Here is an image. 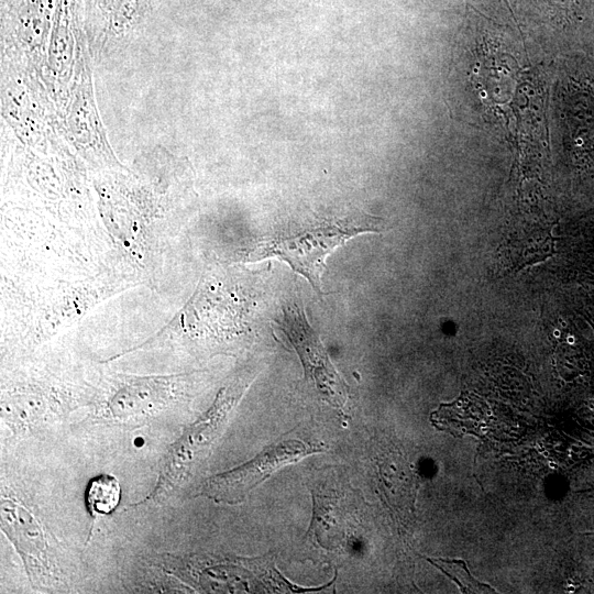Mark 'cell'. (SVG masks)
<instances>
[{"label": "cell", "mask_w": 594, "mask_h": 594, "mask_svg": "<svg viewBox=\"0 0 594 594\" xmlns=\"http://www.w3.org/2000/svg\"><path fill=\"white\" fill-rule=\"evenodd\" d=\"M245 385L239 381L220 391L215 405L175 442L167 452L153 492L145 498L169 496L187 480L220 431ZM144 501V502H145Z\"/></svg>", "instance_id": "cell-2"}, {"label": "cell", "mask_w": 594, "mask_h": 594, "mask_svg": "<svg viewBox=\"0 0 594 594\" xmlns=\"http://www.w3.org/2000/svg\"><path fill=\"white\" fill-rule=\"evenodd\" d=\"M121 488L118 480L108 474L92 477L86 488L85 502L92 517L108 515L119 505Z\"/></svg>", "instance_id": "cell-10"}, {"label": "cell", "mask_w": 594, "mask_h": 594, "mask_svg": "<svg viewBox=\"0 0 594 594\" xmlns=\"http://www.w3.org/2000/svg\"><path fill=\"white\" fill-rule=\"evenodd\" d=\"M158 0H87L86 29L96 47H110L150 16Z\"/></svg>", "instance_id": "cell-6"}, {"label": "cell", "mask_w": 594, "mask_h": 594, "mask_svg": "<svg viewBox=\"0 0 594 594\" xmlns=\"http://www.w3.org/2000/svg\"><path fill=\"white\" fill-rule=\"evenodd\" d=\"M382 219L369 215L323 218L289 226L270 237L250 253L251 261L276 257L302 275L312 287L321 292V276L326 258L351 238L365 232H382Z\"/></svg>", "instance_id": "cell-1"}, {"label": "cell", "mask_w": 594, "mask_h": 594, "mask_svg": "<svg viewBox=\"0 0 594 594\" xmlns=\"http://www.w3.org/2000/svg\"><path fill=\"white\" fill-rule=\"evenodd\" d=\"M67 410L65 405L56 403L55 392L43 386L26 384L2 397V418L12 428L26 430L40 427Z\"/></svg>", "instance_id": "cell-7"}, {"label": "cell", "mask_w": 594, "mask_h": 594, "mask_svg": "<svg viewBox=\"0 0 594 594\" xmlns=\"http://www.w3.org/2000/svg\"><path fill=\"white\" fill-rule=\"evenodd\" d=\"M312 450L299 441L278 443L252 461L207 480L202 494L216 502L235 504L271 472Z\"/></svg>", "instance_id": "cell-5"}, {"label": "cell", "mask_w": 594, "mask_h": 594, "mask_svg": "<svg viewBox=\"0 0 594 594\" xmlns=\"http://www.w3.org/2000/svg\"><path fill=\"white\" fill-rule=\"evenodd\" d=\"M488 416L490 409L483 399L463 392L454 402L441 404L430 419L436 428L457 437L480 431L488 420Z\"/></svg>", "instance_id": "cell-8"}, {"label": "cell", "mask_w": 594, "mask_h": 594, "mask_svg": "<svg viewBox=\"0 0 594 594\" xmlns=\"http://www.w3.org/2000/svg\"><path fill=\"white\" fill-rule=\"evenodd\" d=\"M554 237L550 229H537L522 238L509 241L507 253L510 270L519 271L546 261L554 254Z\"/></svg>", "instance_id": "cell-9"}, {"label": "cell", "mask_w": 594, "mask_h": 594, "mask_svg": "<svg viewBox=\"0 0 594 594\" xmlns=\"http://www.w3.org/2000/svg\"><path fill=\"white\" fill-rule=\"evenodd\" d=\"M180 376L116 375L96 397L99 419L136 424L170 406L180 392Z\"/></svg>", "instance_id": "cell-3"}, {"label": "cell", "mask_w": 594, "mask_h": 594, "mask_svg": "<svg viewBox=\"0 0 594 594\" xmlns=\"http://www.w3.org/2000/svg\"><path fill=\"white\" fill-rule=\"evenodd\" d=\"M382 476L394 499L406 501L411 508L417 490V479L411 465L395 458V461L385 465Z\"/></svg>", "instance_id": "cell-11"}, {"label": "cell", "mask_w": 594, "mask_h": 594, "mask_svg": "<svg viewBox=\"0 0 594 594\" xmlns=\"http://www.w3.org/2000/svg\"><path fill=\"white\" fill-rule=\"evenodd\" d=\"M546 1L552 9L559 11L560 14L569 15L572 11L573 0H542Z\"/></svg>", "instance_id": "cell-13"}, {"label": "cell", "mask_w": 594, "mask_h": 594, "mask_svg": "<svg viewBox=\"0 0 594 594\" xmlns=\"http://www.w3.org/2000/svg\"><path fill=\"white\" fill-rule=\"evenodd\" d=\"M284 333L299 353L307 375H311L317 388L329 402L341 407L346 400V386L331 365L315 331L308 323L304 309L284 307L277 320Z\"/></svg>", "instance_id": "cell-4"}, {"label": "cell", "mask_w": 594, "mask_h": 594, "mask_svg": "<svg viewBox=\"0 0 594 594\" xmlns=\"http://www.w3.org/2000/svg\"><path fill=\"white\" fill-rule=\"evenodd\" d=\"M433 565L440 569L449 578L457 582L460 590L466 593H491L494 588L487 584L480 583L471 576L466 564L459 560L428 559Z\"/></svg>", "instance_id": "cell-12"}]
</instances>
